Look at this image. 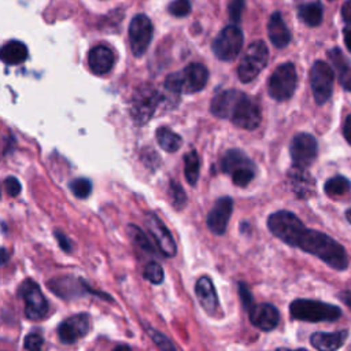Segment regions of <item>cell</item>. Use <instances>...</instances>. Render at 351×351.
<instances>
[{"mask_svg":"<svg viewBox=\"0 0 351 351\" xmlns=\"http://www.w3.org/2000/svg\"><path fill=\"white\" fill-rule=\"evenodd\" d=\"M169 12L173 16H185L191 12V3L189 0H174L169 5Z\"/></svg>","mask_w":351,"mask_h":351,"instance_id":"cell-37","label":"cell"},{"mask_svg":"<svg viewBox=\"0 0 351 351\" xmlns=\"http://www.w3.org/2000/svg\"><path fill=\"white\" fill-rule=\"evenodd\" d=\"M317 140L308 133L296 134L289 147L291 158L293 165L300 167H308L317 156Z\"/></svg>","mask_w":351,"mask_h":351,"instance_id":"cell-12","label":"cell"},{"mask_svg":"<svg viewBox=\"0 0 351 351\" xmlns=\"http://www.w3.org/2000/svg\"><path fill=\"white\" fill-rule=\"evenodd\" d=\"M243 8H244V0H230L229 1V16L234 23L240 22Z\"/></svg>","mask_w":351,"mask_h":351,"instance_id":"cell-39","label":"cell"},{"mask_svg":"<svg viewBox=\"0 0 351 351\" xmlns=\"http://www.w3.org/2000/svg\"><path fill=\"white\" fill-rule=\"evenodd\" d=\"M182 93L192 95L202 90L208 81V70L202 63H191L178 73Z\"/></svg>","mask_w":351,"mask_h":351,"instance_id":"cell-16","label":"cell"},{"mask_svg":"<svg viewBox=\"0 0 351 351\" xmlns=\"http://www.w3.org/2000/svg\"><path fill=\"white\" fill-rule=\"evenodd\" d=\"M243 48V33L234 26H226L221 30L213 43V52L219 60L232 62L234 60Z\"/></svg>","mask_w":351,"mask_h":351,"instance_id":"cell-7","label":"cell"},{"mask_svg":"<svg viewBox=\"0 0 351 351\" xmlns=\"http://www.w3.org/2000/svg\"><path fill=\"white\" fill-rule=\"evenodd\" d=\"M250 321L251 324L261 329V330H271L278 325L280 321V313L277 307H274L270 303H261V304H254L250 310Z\"/></svg>","mask_w":351,"mask_h":351,"instance_id":"cell-17","label":"cell"},{"mask_svg":"<svg viewBox=\"0 0 351 351\" xmlns=\"http://www.w3.org/2000/svg\"><path fill=\"white\" fill-rule=\"evenodd\" d=\"M230 176H232V181H233L234 185L247 186L254 180L255 173H254L252 166H245V167L234 170Z\"/></svg>","mask_w":351,"mask_h":351,"instance_id":"cell-35","label":"cell"},{"mask_svg":"<svg viewBox=\"0 0 351 351\" xmlns=\"http://www.w3.org/2000/svg\"><path fill=\"white\" fill-rule=\"evenodd\" d=\"M233 211V199L230 196H222L217 199L215 204L207 214V226L214 234H223L229 218Z\"/></svg>","mask_w":351,"mask_h":351,"instance_id":"cell-15","label":"cell"},{"mask_svg":"<svg viewBox=\"0 0 351 351\" xmlns=\"http://www.w3.org/2000/svg\"><path fill=\"white\" fill-rule=\"evenodd\" d=\"M128 232H129V236L132 239V241L134 244H137L143 251H147L148 254H154L155 250H154V245L149 243L148 237L145 236V233L136 225H129L128 226Z\"/></svg>","mask_w":351,"mask_h":351,"instance_id":"cell-32","label":"cell"},{"mask_svg":"<svg viewBox=\"0 0 351 351\" xmlns=\"http://www.w3.org/2000/svg\"><path fill=\"white\" fill-rule=\"evenodd\" d=\"M230 121L236 126L245 130L256 129L262 121L259 104L254 99L243 93L230 115Z\"/></svg>","mask_w":351,"mask_h":351,"instance_id":"cell-10","label":"cell"},{"mask_svg":"<svg viewBox=\"0 0 351 351\" xmlns=\"http://www.w3.org/2000/svg\"><path fill=\"white\" fill-rule=\"evenodd\" d=\"M343 33H344V43H346V47H347L348 51L351 52V27H346Z\"/></svg>","mask_w":351,"mask_h":351,"instance_id":"cell-47","label":"cell"},{"mask_svg":"<svg viewBox=\"0 0 351 351\" xmlns=\"http://www.w3.org/2000/svg\"><path fill=\"white\" fill-rule=\"evenodd\" d=\"M152 38V23L145 15H136L129 25L130 49L134 56H143Z\"/></svg>","mask_w":351,"mask_h":351,"instance_id":"cell-11","label":"cell"},{"mask_svg":"<svg viewBox=\"0 0 351 351\" xmlns=\"http://www.w3.org/2000/svg\"><path fill=\"white\" fill-rule=\"evenodd\" d=\"M69 186H70V191L73 192V195H75L80 199L88 197L92 192V182L85 177L74 178L73 181H70Z\"/></svg>","mask_w":351,"mask_h":351,"instance_id":"cell-33","label":"cell"},{"mask_svg":"<svg viewBox=\"0 0 351 351\" xmlns=\"http://www.w3.org/2000/svg\"><path fill=\"white\" fill-rule=\"evenodd\" d=\"M4 189L7 192L8 196H18L19 192H21V184L18 181V178L12 177V176H8L5 180H4Z\"/></svg>","mask_w":351,"mask_h":351,"instance_id":"cell-41","label":"cell"},{"mask_svg":"<svg viewBox=\"0 0 351 351\" xmlns=\"http://www.w3.org/2000/svg\"><path fill=\"white\" fill-rule=\"evenodd\" d=\"M343 133H344V137L346 140L351 144V114L347 115L346 121H344V125H343Z\"/></svg>","mask_w":351,"mask_h":351,"instance_id":"cell-45","label":"cell"},{"mask_svg":"<svg viewBox=\"0 0 351 351\" xmlns=\"http://www.w3.org/2000/svg\"><path fill=\"white\" fill-rule=\"evenodd\" d=\"M296 70L292 63L280 64L270 75L267 84V92L271 99L277 101L288 100L296 88Z\"/></svg>","mask_w":351,"mask_h":351,"instance_id":"cell-6","label":"cell"},{"mask_svg":"<svg viewBox=\"0 0 351 351\" xmlns=\"http://www.w3.org/2000/svg\"><path fill=\"white\" fill-rule=\"evenodd\" d=\"M0 58L5 64H19L27 58V48L22 41L11 40L5 43L0 51Z\"/></svg>","mask_w":351,"mask_h":351,"instance_id":"cell-26","label":"cell"},{"mask_svg":"<svg viewBox=\"0 0 351 351\" xmlns=\"http://www.w3.org/2000/svg\"><path fill=\"white\" fill-rule=\"evenodd\" d=\"M156 140L158 144L160 145L162 149H165L166 152H176L181 148L182 145V138L180 134H177L176 132H173L170 128L167 126H160L156 130Z\"/></svg>","mask_w":351,"mask_h":351,"instance_id":"cell-29","label":"cell"},{"mask_svg":"<svg viewBox=\"0 0 351 351\" xmlns=\"http://www.w3.org/2000/svg\"><path fill=\"white\" fill-rule=\"evenodd\" d=\"M43 336L40 333H30L25 337V343H23V348L25 350H40L43 347Z\"/></svg>","mask_w":351,"mask_h":351,"instance_id":"cell-38","label":"cell"},{"mask_svg":"<svg viewBox=\"0 0 351 351\" xmlns=\"http://www.w3.org/2000/svg\"><path fill=\"white\" fill-rule=\"evenodd\" d=\"M84 287L85 284L78 285V280L71 277H60L48 282V288L56 295H59L62 299L77 298V295L81 293V288Z\"/></svg>","mask_w":351,"mask_h":351,"instance_id":"cell-25","label":"cell"},{"mask_svg":"<svg viewBox=\"0 0 351 351\" xmlns=\"http://www.w3.org/2000/svg\"><path fill=\"white\" fill-rule=\"evenodd\" d=\"M339 298H340V300H341L344 304H347V306L350 307V310H351V291H341V292L339 293Z\"/></svg>","mask_w":351,"mask_h":351,"instance_id":"cell-46","label":"cell"},{"mask_svg":"<svg viewBox=\"0 0 351 351\" xmlns=\"http://www.w3.org/2000/svg\"><path fill=\"white\" fill-rule=\"evenodd\" d=\"M147 332H148V335L152 337V340L158 344V347H160V348H163V350H166V348L174 350V348H176L174 344H171L170 340H169L165 335L156 332L155 329H154V330H152V329H147Z\"/></svg>","mask_w":351,"mask_h":351,"instance_id":"cell-40","label":"cell"},{"mask_svg":"<svg viewBox=\"0 0 351 351\" xmlns=\"http://www.w3.org/2000/svg\"><path fill=\"white\" fill-rule=\"evenodd\" d=\"M19 295L25 300V315L29 319H41L47 315L48 302L34 281L25 280L19 287Z\"/></svg>","mask_w":351,"mask_h":351,"instance_id":"cell-9","label":"cell"},{"mask_svg":"<svg viewBox=\"0 0 351 351\" xmlns=\"http://www.w3.org/2000/svg\"><path fill=\"white\" fill-rule=\"evenodd\" d=\"M267 34H269L271 44L277 48H284L289 44L291 33H289L287 25L284 23L280 12H274L270 16L269 23H267Z\"/></svg>","mask_w":351,"mask_h":351,"instance_id":"cell-23","label":"cell"},{"mask_svg":"<svg viewBox=\"0 0 351 351\" xmlns=\"http://www.w3.org/2000/svg\"><path fill=\"white\" fill-rule=\"evenodd\" d=\"M88 66L92 73L103 75L114 66V53L106 45H96L88 53Z\"/></svg>","mask_w":351,"mask_h":351,"instance_id":"cell-21","label":"cell"},{"mask_svg":"<svg viewBox=\"0 0 351 351\" xmlns=\"http://www.w3.org/2000/svg\"><path fill=\"white\" fill-rule=\"evenodd\" d=\"M346 217H347V219H348V222L351 223V207L346 211Z\"/></svg>","mask_w":351,"mask_h":351,"instance_id":"cell-48","label":"cell"},{"mask_svg":"<svg viewBox=\"0 0 351 351\" xmlns=\"http://www.w3.org/2000/svg\"><path fill=\"white\" fill-rule=\"evenodd\" d=\"M296 247L311 255H315L336 270H346L348 266L347 252L343 245L318 230L306 228Z\"/></svg>","mask_w":351,"mask_h":351,"instance_id":"cell-1","label":"cell"},{"mask_svg":"<svg viewBox=\"0 0 351 351\" xmlns=\"http://www.w3.org/2000/svg\"><path fill=\"white\" fill-rule=\"evenodd\" d=\"M335 74L324 60H317L310 70V85L317 104H324L332 95Z\"/></svg>","mask_w":351,"mask_h":351,"instance_id":"cell-8","label":"cell"},{"mask_svg":"<svg viewBox=\"0 0 351 351\" xmlns=\"http://www.w3.org/2000/svg\"><path fill=\"white\" fill-rule=\"evenodd\" d=\"M53 234H55V237H56V240H58V243H59V247H60L63 251L70 252V251L73 250L71 243H70V240H69V237H67L66 234H63L60 230H55Z\"/></svg>","mask_w":351,"mask_h":351,"instance_id":"cell-43","label":"cell"},{"mask_svg":"<svg viewBox=\"0 0 351 351\" xmlns=\"http://www.w3.org/2000/svg\"><path fill=\"white\" fill-rule=\"evenodd\" d=\"M267 226L270 232L288 245L296 247L306 226L303 222L291 211L280 210L273 213L267 218Z\"/></svg>","mask_w":351,"mask_h":351,"instance_id":"cell-4","label":"cell"},{"mask_svg":"<svg viewBox=\"0 0 351 351\" xmlns=\"http://www.w3.org/2000/svg\"><path fill=\"white\" fill-rule=\"evenodd\" d=\"M144 277H145V280H148L152 284H160L163 281L165 273L159 263L149 262L144 267Z\"/></svg>","mask_w":351,"mask_h":351,"instance_id":"cell-36","label":"cell"},{"mask_svg":"<svg viewBox=\"0 0 351 351\" xmlns=\"http://www.w3.org/2000/svg\"><path fill=\"white\" fill-rule=\"evenodd\" d=\"M195 293H196V298H197L200 306L203 307V310L210 315H215L218 311V307H219V302H218V296H217L214 284L210 277L202 276L196 281Z\"/></svg>","mask_w":351,"mask_h":351,"instance_id":"cell-19","label":"cell"},{"mask_svg":"<svg viewBox=\"0 0 351 351\" xmlns=\"http://www.w3.org/2000/svg\"><path fill=\"white\" fill-rule=\"evenodd\" d=\"M269 60V51L263 41L258 40L248 45L241 62L237 69L239 80L244 84L251 82L258 77V74L266 67Z\"/></svg>","mask_w":351,"mask_h":351,"instance_id":"cell-5","label":"cell"},{"mask_svg":"<svg viewBox=\"0 0 351 351\" xmlns=\"http://www.w3.org/2000/svg\"><path fill=\"white\" fill-rule=\"evenodd\" d=\"M241 95H243V92H240L237 89H226V90L217 93L210 103L211 114L218 118L230 119V115H232L239 99L241 97Z\"/></svg>","mask_w":351,"mask_h":351,"instance_id":"cell-20","label":"cell"},{"mask_svg":"<svg viewBox=\"0 0 351 351\" xmlns=\"http://www.w3.org/2000/svg\"><path fill=\"white\" fill-rule=\"evenodd\" d=\"M169 197H170L171 206L174 208H177V210H181L186 204V195H185L182 186L178 182H176V181L170 182Z\"/></svg>","mask_w":351,"mask_h":351,"instance_id":"cell-34","label":"cell"},{"mask_svg":"<svg viewBox=\"0 0 351 351\" xmlns=\"http://www.w3.org/2000/svg\"><path fill=\"white\" fill-rule=\"evenodd\" d=\"M289 313L292 318L299 321L308 322H321V321H336L341 311L339 307L310 299H296L289 306Z\"/></svg>","mask_w":351,"mask_h":351,"instance_id":"cell-2","label":"cell"},{"mask_svg":"<svg viewBox=\"0 0 351 351\" xmlns=\"http://www.w3.org/2000/svg\"><path fill=\"white\" fill-rule=\"evenodd\" d=\"M144 222H145L147 229L152 234L156 245L159 247L160 252L169 258L174 256L177 252V245H176V241H174L171 233L165 226V223L154 213H147Z\"/></svg>","mask_w":351,"mask_h":351,"instance_id":"cell-13","label":"cell"},{"mask_svg":"<svg viewBox=\"0 0 351 351\" xmlns=\"http://www.w3.org/2000/svg\"><path fill=\"white\" fill-rule=\"evenodd\" d=\"M328 56L337 71L339 82L346 90L351 92V64L348 63V60L344 58L343 52L339 48H332L328 52Z\"/></svg>","mask_w":351,"mask_h":351,"instance_id":"cell-24","label":"cell"},{"mask_svg":"<svg viewBox=\"0 0 351 351\" xmlns=\"http://www.w3.org/2000/svg\"><path fill=\"white\" fill-rule=\"evenodd\" d=\"M184 174L185 178L188 181L189 185L195 186L197 180H199V174H200V159L199 155L195 149L189 151L185 156H184Z\"/></svg>","mask_w":351,"mask_h":351,"instance_id":"cell-30","label":"cell"},{"mask_svg":"<svg viewBox=\"0 0 351 351\" xmlns=\"http://www.w3.org/2000/svg\"><path fill=\"white\" fill-rule=\"evenodd\" d=\"M298 14L299 18L308 26H318L322 22V7L318 1L300 5Z\"/></svg>","mask_w":351,"mask_h":351,"instance_id":"cell-31","label":"cell"},{"mask_svg":"<svg viewBox=\"0 0 351 351\" xmlns=\"http://www.w3.org/2000/svg\"><path fill=\"white\" fill-rule=\"evenodd\" d=\"M239 291H240V299L243 302V306L250 310L252 306H254V302H252V298H251V293L248 292V289L245 288L244 284H240L239 287Z\"/></svg>","mask_w":351,"mask_h":351,"instance_id":"cell-42","label":"cell"},{"mask_svg":"<svg viewBox=\"0 0 351 351\" xmlns=\"http://www.w3.org/2000/svg\"><path fill=\"white\" fill-rule=\"evenodd\" d=\"M3 263H7V250L3 248Z\"/></svg>","mask_w":351,"mask_h":351,"instance_id":"cell-49","label":"cell"},{"mask_svg":"<svg viewBox=\"0 0 351 351\" xmlns=\"http://www.w3.org/2000/svg\"><path fill=\"white\" fill-rule=\"evenodd\" d=\"M288 182L292 192L300 199H307L314 192V180L307 171V167L293 165L288 171Z\"/></svg>","mask_w":351,"mask_h":351,"instance_id":"cell-18","label":"cell"},{"mask_svg":"<svg viewBox=\"0 0 351 351\" xmlns=\"http://www.w3.org/2000/svg\"><path fill=\"white\" fill-rule=\"evenodd\" d=\"M254 163L244 155V152L239 151V149H229L219 162L221 170L223 173L232 174L234 170L245 167V166H252Z\"/></svg>","mask_w":351,"mask_h":351,"instance_id":"cell-27","label":"cell"},{"mask_svg":"<svg viewBox=\"0 0 351 351\" xmlns=\"http://www.w3.org/2000/svg\"><path fill=\"white\" fill-rule=\"evenodd\" d=\"M325 193L332 199H348L351 195V182L343 176H335L325 182Z\"/></svg>","mask_w":351,"mask_h":351,"instance_id":"cell-28","label":"cell"},{"mask_svg":"<svg viewBox=\"0 0 351 351\" xmlns=\"http://www.w3.org/2000/svg\"><path fill=\"white\" fill-rule=\"evenodd\" d=\"M341 16L347 25L351 26V0H347L341 7Z\"/></svg>","mask_w":351,"mask_h":351,"instance_id":"cell-44","label":"cell"},{"mask_svg":"<svg viewBox=\"0 0 351 351\" xmlns=\"http://www.w3.org/2000/svg\"><path fill=\"white\" fill-rule=\"evenodd\" d=\"M348 336V332L346 329L325 333V332H315L310 337V343L314 348L321 351H333L341 347Z\"/></svg>","mask_w":351,"mask_h":351,"instance_id":"cell-22","label":"cell"},{"mask_svg":"<svg viewBox=\"0 0 351 351\" xmlns=\"http://www.w3.org/2000/svg\"><path fill=\"white\" fill-rule=\"evenodd\" d=\"M89 330V315L80 313L62 321L58 326V337L64 344H73Z\"/></svg>","mask_w":351,"mask_h":351,"instance_id":"cell-14","label":"cell"},{"mask_svg":"<svg viewBox=\"0 0 351 351\" xmlns=\"http://www.w3.org/2000/svg\"><path fill=\"white\" fill-rule=\"evenodd\" d=\"M162 101L163 95L159 93L152 85H140L130 99V117L134 121V123H147Z\"/></svg>","mask_w":351,"mask_h":351,"instance_id":"cell-3","label":"cell"}]
</instances>
